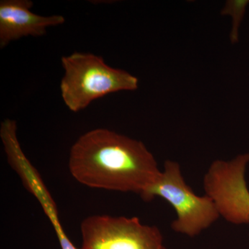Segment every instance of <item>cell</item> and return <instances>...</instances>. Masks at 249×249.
<instances>
[{
  "mask_svg": "<svg viewBox=\"0 0 249 249\" xmlns=\"http://www.w3.org/2000/svg\"><path fill=\"white\" fill-rule=\"evenodd\" d=\"M69 169L84 186L140 196L161 172L143 142L105 128L80 136L70 150Z\"/></svg>",
  "mask_w": 249,
  "mask_h": 249,
  "instance_id": "6da1fadb",
  "label": "cell"
},
{
  "mask_svg": "<svg viewBox=\"0 0 249 249\" xmlns=\"http://www.w3.org/2000/svg\"><path fill=\"white\" fill-rule=\"evenodd\" d=\"M64 75L60 89L64 103L72 112L86 109L93 101L109 93L134 91L137 77L108 65L102 57L73 52L61 58Z\"/></svg>",
  "mask_w": 249,
  "mask_h": 249,
  "instance_id": "7a4b0ae2",
  "label": "cell"
},
{
  "mask_svg": "<svg viewBox=\"0 0 249 249\" xmlns=\"http://www.w3.org/2000/svg\"><path fill=\"white\" fill-rule=\"evenodd\" d=\"M140 196L146 202L161 198L171 205L177 214L172 229L191 237L199 235L220 217L214 201L206 195L196 196L185 182L179 164L173 160L165 162L164 170Z\"/></svg>",
  "mask_w": 249,
  "mask_h": 249,
  "instance_id": "3957f363",
  "label": "cell"
},
{
  "mask_svg": "<svg viewBox=\"0 0 249 249\" xmlns=\"http://www.w3.org/2000/svg\"><path fill=\"white\" fill-rule=\"evenodd\" d=\"M80 249H167L160 229L137 217L94 214L80 224Z\"/></svg>",
  "mask_w": 249,
  "mask_h": 249,
  "instance_id": "277c9868",
  "label": "cell"
},
{
  "mask_svg": "<svg viewBox=\"0 0 249 249\" xmlns=\"http://www.w3.org/2000/svg\"><path fill=\"white\" fill-rule=\"evenodd\" d=\"M249 153L233 160H217L204 178L206 196L215 203L220 217L234 224H249V191L245 171Z\"/></svg>",
  "mask_w": 249,
  "mask_h": 249,
  "instance_id": "5b68a950",
  "label": "cell"
},
{
  "mask_svg": "<svg viewBox=\"0 0 249 249\" xmlns=\"http://www.w3.org/2000/svg\"><path fill=\"white\" fill-rule=\"evenodd\" d=\"M31 0H1L0 1V48L22 37H41L47 29L65 22L60 15L43 16L31 11Z\"/></svg>",
  "mask_w": 249,
  "mask_h": 249,
  "instance_id": "8992f818",
  "label": "cell"
},
{
  "mask_svg": "<svg viewBox=\"0 0 249 249\" xmlns=\"http://www.w3.org/2000/svg\"><path fill=\"white\" fill-rule=\"evenodd\" d=\"M249 4L248 0L228 1L222 9V14L231 16L232 18V27L230 36L232 42H237L238 40L239 27Z\"/></svg>",
  "mask_w": 249,
  "mask_h": 249,
  "instance_id": "52a82bcc",
  "label": "cell"
},
{
  "mask_svg": "<svg viewBox=\"0 0 249 249\" xmlns=\"http://www.w3.org/2000/svg\"><path fill=\"white\" fill-rule=\"evenodd\" d=\"M44 211L53 226L61 249H80L75 247V245L69 238L66 232L64 231L63 227H62L61 223L59 219L56 205H47L44 209Z\"/></svg>",
  "mask_w": 249,
  "mask_h": 249,
  "instance_id": "ba28073f",
  "label": "cell"
}]
</instances>
